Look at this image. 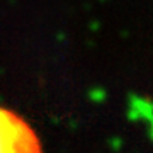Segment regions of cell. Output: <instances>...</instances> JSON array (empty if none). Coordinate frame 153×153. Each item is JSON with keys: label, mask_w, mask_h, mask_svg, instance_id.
Listing matches in <instances>:
<instances>
[{"label": "cell", "mask_w": 153, "mask_h": 153, "mask_svg": "<svg viewBox=\"0 0 153 153\" xmlns=\"http://www.w3.org/2000/svg\"><path fill=\"white\" fill-rule=\"evenodd\" d=\"M129 121H150L153 119V102L141 97H131L129 111H128Z\"/></svg>", "instance_id": "obj_2"}, {"label": "cell", "mask_w": 153, "mask_h": 153, "mask_svg": "<svg viewBox=\"0 0 153 153\" xmlns=\"http://www.w3.org/2000/svg\"><path fill=\"white\" fill-rule=\"evenodd\" d=\"M148 124H150V128H148V136H150V140L153 141V119L150 121Z\"/></svg>", "instance_id": "obj_3"}, {"label": "cell", "mask_w": 153, "mask_h": 153, "mask_svg": "<svg viewBox=\"0 0 153 153\" xmlns=\"http://www.w3.org/2000/svg\"><path fill=\"white\" fill-rule=\"evenodd\" d=\"M0 153H43L33 126L4 105H0Z\"/></svg>", "instance_id": "obj_1"}]
</instances>
